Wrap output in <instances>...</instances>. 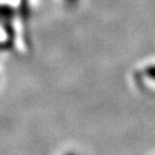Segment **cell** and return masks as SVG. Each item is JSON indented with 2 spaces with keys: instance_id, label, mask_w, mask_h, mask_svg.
<instances>
[{
  "instance_id": "6da1fadb",
  "label": "cell",
  "mask_w": 155,
  "mask_h": 155,
  "mask_svg": "<svg viewBox=\"0 0 155 155\" xmlns=\"http://www.w3.org/2000/svg\"><path fill=\"white\" fill-rule=\"evenodd\" d=\"M145 72H146V75H147L150 79L155 81V64H152V66L147 67Z\"/></svg>"
}]
</instances>
